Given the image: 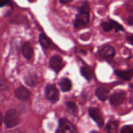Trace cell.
I'll return each mask as SVG.
<instances>
[{
	"mask_svg": "<svg viewBox=\"0 0 133 133\" xmlns=\"http://www.w3.org/2000/svg\"><path fill=\"white\" fill-rule=\"evenodd\" d=\"M127 39L129 40V43H130V44H133V41H132V35H130L129 37H127Z\"/></svg>",
	"mask_w": 133,
	"mask_h": 133,
	"instance_id": "24",
	"label": "cell"
},
{
	"mask_svg": "<svg viewBox=\"0 0 133 133\" xmlns=\"http://www.w3.org/2000/svg\"><path fill=\"white\" fill-rule=\"evenodd\" d=\"M72 0H60V2L62 3V4H66V3H69L70 2H72Z\"/></svg>",
	"mask_w": 133,
	"mask_h": 133,
	"instance_id": "23",
	"label": "cell"
},
{
	"mask_svg": "<svg viewBox=\"0 0 133 133\" xmlns=\"http://www.w3.org/2000/svg\"><path fill=\"white\" fill-rule=\"evenodd\" d=\"M118 123L117 121H111L106 126V131L109 133H117Z\"/></svg>",
	"mask_w": 133,
	"mask_h": 133,
	"instance_id": "15",
	"label": "cell"
},
{
	"mask_svg": "<svg viewBox=\"0 0 133 133\" xmlns=\"http://www.w3.org/2000/svg\"><path fill=\"white\" fill-rule=\"evenodd\" d=\"M100 54L103 58H104L106 59H111V58H113L115 57V50L111 45L106 44L101 48Z\"/></svg>",
	"mask_w": 133,
	"mask_h": 133,
	"instance_id": "7",
	"label": "cell"
},
{
	"mask_svg": "<svg viewBox=\"0 0 133 133\" xmlns=\"http://www.w3.org/2000/svg\"><path fill=\"white\" fill-rule=\"evenodd\" d=\"M110 22H111V25H112V26H113V29H115V31H119V30L123 31V30H124L123 26H121L119 23H118L116 21H114V20H112V19H110Z\"/></svg>",
	"mask_w": 133,
	"mask_h": 133,
	"instance_id": "20",
	"label": "cell"
},
{
	"mask_svg": "<svg viewBox=\"0 0 133 133\" xmlns=\"http://www.w3.org/2000/svg\"><path fill=\"white\" fill-rule=\"evenodd\" d=\"M92 133H97V132H92Z\"/></svg>",
	"mask_w": 133,
	"mask_h": 133,
	"instance_id": "27",
	"label": "cell"
},
{
	"mask_svg": "<svg viewBox=\"0 0 133 133\" xmlns=\"http://www.w3.org/2000/svg\"><path fill=\"white\" fill-rule=\"evenodd\" d=\"M49 65L50 67L56 72H58L61 71V69L64 66L63 59L60 55H54L50 58L49 61Z\"/></svg>",
	"mask_w": 133,
	"mask_h": 133,
	"instance_id": "5",
	"label": "cell"
},
{
	"mask_svg": "<svg viewBox=\"0 0 133 133\" xmlns=\"http://www.w3.org/2000/svg\"><path fill=\"white\" fill-rule=\"evenodd\" d=\"M96 95L101 101H105L109 95V90L104 87H99L96 90Z\"/></svg>",
	"mask_w": 133,
	"mask_h": 133,
	"instance_id": "12",
	"label": "cell"
},
{
	"mask_svg": "<svg viewBox=\"0 0 133 133\" xmlns=\"http://www.w3.org/2000/svg\"><path fill=\"white\" fill-rule=\"evenodd\" d=\"M115 72L116 76L125 80H130L132 76V70H115Z\"/></svg>",
	"mask_w": 133,
	"mask_h": 133,
	"instance_id": "11",
	"label": "cell"
},
{
	"mask_svg": "<svg viewBox=\"0 0 133 133\" xmlns=\"http://www.w3.org/2000/svg\"><path fill=\"white\" fill-rule=\"evenodd\" d=\"M39 42H40V44L41 45V47L44 49H48L51 45L50 40L48 39V37L44 33H41L39 35Z\"/></svg>",
	"mask_w": 133,
	"mask_h": 133,
	"instance_id": "13",
	"label": "cell"
},
{
	"mask_svg": "<svg viewBox=\"0 0 133 133\" xmlns=\"http://www.w3.org/2000/svg\"><path fill=\"white\" fill-rule=\"evenodd\" d=\"M28 1H29L30 2H34L35 0H28Z\"/></svg>",
	"mask_w": 133,
	"mask_h": 133,
	"instance_id": "26",
	"label": "cell"
},
{
	"mask_svg": "<svg viewBox=\"0 0 133 133\" xmlns=\"http://www.w3.org/2000/svg\"><path fill=\"white\" fill-rule=\"evenodd\" d=\"M59 86H60V87H61V89H62V91L67 92V91L70 90V89L72 87V83H71V81L69 79L64 78V79H62L60 81Z\"/></svg>",
	"mask_w": 133,
	"mask_h": 133,
	"instance_id": "14",
	"label": "cell"
},
{
	"mask_svg": "<svg viewBox=\"0 0 133 133\" xmlns=\"http://www.w3.org/2000/svg\"><path fill=\"white\" fill-rule=\"evenodd\" d=\"M90 116L94 120V122L97 124L99 127H102L104 125V119L101 111L97 108H90L89 110Z\"/></svg>",
	"mask_w": 133,
	"mask_h": 133,
	"instance_id": "6",
	"label": "cell"
},
{
	"mask_svg": "<svg viewBox=\"0 0 133 133\" xmlns=\"http://www.w3.org/2000/svg\"><path fill=\"white\" fill-rule=\"evenodd\" d=\"M101 26L103 28V30L106 32H110L111 30H113V26L111 23V22H104L101 24Z\"/></svg>",
	"mask_w": 133,
	"mask_h": 133,
	"instance_id": "19",
	"label": "cell"
},
{
	"mask_svg": "<svg viewBox=\"0 0 133 133\" xmlns=\"http://www.w3.org/2000/svg\"><path fill=\"white\" fill-rule=\"evenodd\" d=\"M2 114L0 113V126L2 125Z\"/></svg>",
	"mask_w": 133,
	"mask_h": 133,
	"instance_id": "25",
	"label": "cell"
},
{
	"mask_svg": "<svg viewBox=\"0 0 133 133\" xmlns=\"http://www.w3.org/2000/svg\"><path fill=\"white\" fill-rule=\"evenodd\" d=\"M56 133H77L75 126L66 119H61Z\"/></svg>",
	"mask_w": 133,
	"mask_h": 133,
	"instance_id": "4",
	"label": "cell"
},
{
	"mask_svg": "<svg viewBox=\"0 0 133 133\" xmlns=\"http://www.w3.org/2000/svg\"><path fill=\"white\" fill-rule=\"evenodd\" d=\"M90 19V6L87 2H84L82 7L79 9L76 16L74 25L75 27H82L89 23Z\"/></svg>",
	"mask_w": 133,
	"mask_h": 133,
	"instance_id": "1",
	"label": "cell"
},
{
	"mask_svg": "<svg viewBox=\"0 0 133 133\" xmlns=\"http://www.w3.org/2000/svg\"><path fill=\"white\" fill-rule=\"evenodd\" d=\"M45 97L51 103H55L59 98L58 90L53 84H48L45 88Z\"/></svg>",
	"mask_w": 133,
	"mask_h": 133,
	"instance_id": "3",
	"label": "cell"
},
{
	"mask_svg": "<svg viewBox=\"0 0 133 133\" xmlns=\"http://www.w3.org/2000/svg\"><path fill=\"white\" fill-rule=\"evenodd\" d=\"M22 54L26 59H30L34 55V49L29 42H25L22 48Z\"/></svg>",
	"mask_w": 133,
	"mask_h": 133,
	"instance_id": "10",
	"label": "cell"
},
{
	"mask_svg": "<svg viewBox=\"0 0 133 133\" xmlns=\"http://www.w3.org/2000/svg\"><path fill=\"white\" fill-rule=\"evenodd\" d=\"M15 95L19 100L26 101V100H28L30 98V91L26 87H19V88H17L16 90Z\"/></svg>",
	"mask_w": 133,
	"mask_h": 133,
	"instance_id": "9",
	"label": "cell"
},
{
	"mask_svg": "<svg viewBox=\"0 0 133 133\" xmlns=\"http://www.w3.org/2000/svg\"><path fill=\"white\" fill-rule=\"evenodd\" d=\"M121 133H133L131 126H124L121 131Z\"/></svg>",
	"mask_w": 133,
	"mask_h": 133,
	"instance_id": "21",
	"label": "cell"
},
{
	"mask_svg": "<svg viewBox=\"0 0 133 133\" xmlns=\"http://www.w3.org/2000/svg\"><path fill=\"white\" fill-rule=\"evenodd\" d=\"M66 108H67V111L69 113L72 114L74 116H76L77 115V112H78L77 107L73 102H68L66 104Z\"/></svg>",
	"mask_w": 133,
	"mask_h": 133,
	"instance_id": "18",
	"label": "cell"
},
{
	"mask_svg": "<svg viewBox=\"0 0 133 133\" xmlns=\"http://www.w3.org/2000/svg\"><path fill=\"white\" fill-rule=\"evenodd\" d=\"M7 2H8V0H0V7L5 5Z\"/></svg>",
	"mask_w": 133,
	"mask_h": 133,
	"instance_id": "22",
	"label": "cell"
},
{
	"mask_svg": "<svg viewBox=\"0 0 133 133\" xmlns=\"http://www.w3.org/2000/svg\"><path fill=\"white\" fill-rule=\"evenodd\" d=\"M125 99V93L124 91H117L111 96L110 101L113 105L121 104Z\"/></svg>",
	"mask_w": 133,
	"mask_h": 133,
	"instance_id": "8",
	"label": "cell"
},
{
	"mask_svg": "<svg viewBox=\"0 0 133 133\" xmlns=\"http://www.w3.org/2000/svg\"><path fill=\"white\" fill-rule=\"evenodd\" d=\"M37 81V77L36 75L34 74H29L25 77V82L26 84L30 85V86H34L36 84Z\"/></svg>",
	"mask_w": 133,
	"mask_h": 133,
	"instance_id": "17",
	"label": "cell"
},
{
	"mask_svg": "<svg viewBox=\"0 0 133 133\" xmlns=\"http://www.w3.org/2000/svg\"><path fill=\"white\" fill-rule=\"evenodd\" d=\"M81 73L87 80H90L93 77V72L91 69L87 66H83L81 68Z\"/></svg>",
	"mask_w": 133,
	"mask_h": 133,
	"instance_id": "16",
	"label": "cell"
},
{
	"mask_svg": "<svg viewBox=\"0 0 133 133\" xmlns=\"http://www.w3.org/2000/svg\"><path fill=\"white\" fill-rule=\"evenodd\" d=\"M19 123V118L15 109H10L6 111L5 117V125L7 128H12Z\"/></svg>",
	"mask_w": 133,
	"mask_h": 133,
	"instance_id": "2",
	"label": "cell"
}]
</instances>
